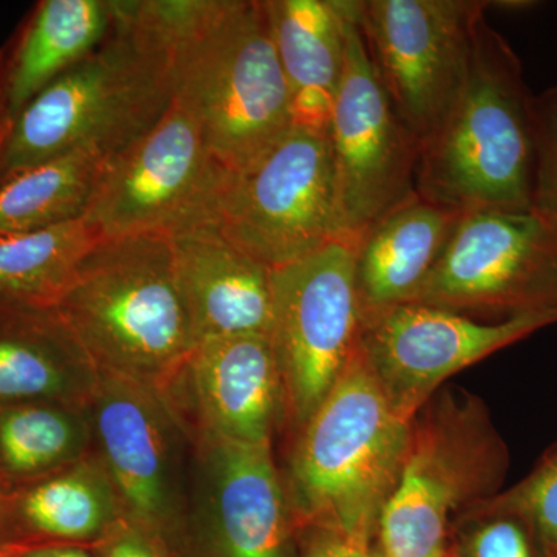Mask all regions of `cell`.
<instances>
[{
	"instance_id": "6da1fadb",
	"label": "cell",
	"mask_w": 557,
	"mask_h": 557,
	"mask_svg": "<svg viewBox=\"0 0 557 557\" xmlns=\"http://www.w3.org/2000/svg\"><path fill=\"white\" fill-rule=\"evenodd\" d=\"M172 101L171 42L159 0H120L108 38L0 132V186L76 150L112 159L152 129Z\"/></svg>"
},
{
	"instance_id": "7a4b0ae2",
	"label": "cell",
	"mask_w": 557,
	"mask_h": 557,
	"mask_svg": "<svg viewBox=\"0 0 557 557\" xmlns=\"http://www.w3.org/2000/svg\"><path fill=\"white\" fill-rule=\"evenodd\" d=\"M159 9L174 101L226 171L245 170L293 127L265 0H159Z\"/></svg>"
},
{
	"instance_id": "3957f363",
	"label": "cell",
	"mask_w": 557,
	"mask_h": 557,
	"mask_svg": "<svg viewBox=\"0 0 557 557\" xmlns=\"http://www.w3.org/2000/svg\"><path fill=\"white\" fill-rule=\"evenodd\" d=\"M53 309L95 372L160 395L196 348L170 236L101 240Z\"/></svg>"
},
{
	"instance_id": "277c9868",
	"label": "cell",
	"mask_w": 557,
	"mask_h": 557,
	"mask_svg": "<svg viewBox=\"0 0 557 557\" xmlns=\"http://www.w3.org/2000/svg\"><path fill=\"white\" fill-rule=\"evenodd\" d=\"M531 98L518 54L480 17L463 86L421 146L418 196L460 214L533 209Z\"/></svg>"
},
{
	"instance_id": "5b68a950",
	"label": "cell",
	"mask_w": 557,
	"mask_h": 557,
	"mask_svg": "<svg viewBox=\"0 0 557 557\" xmlns=\"http://www.w3.org/2000/svg\"><path fill=\"white\" fill-rule=\"evenodd\" d=\"M410 421L395 412L361 347L299 429L285 485L299 527H322L375 544L397 483Z\"/></svg>"
},
{
	"instance_id": "8992f818",
	"label": "cell",
	"mask_w": 557,
	"mask_h": 557,
	"mask_svg": "<svg viewBox=\"0 0 557 557\" xmlns=\"http://www.w3.org/2000/svg\"><path fill=\"white\" fill-rule=\"evenodd\" d=\"M509 456L475 395L443 388L410 421L398 480L381 512V557H449L458 523L500 493Z\"/></svg>"
},
{
	"instance_id": "52a82bcc",
	"label": "cell",
	"mask_w": 557,
	"mask_h": 557,
	"mask_svg": "<svg viewBox=\"0 0 557 557\" xmlns=\"http://www.w3.org/2000/svg\"><path fill=\"white\" fill-rule=\"evenodd\" d=\"M231 172L212 156L197 121L177 101L159 123L106 163L84 218L102 239L215 225Z\"/></svg>"
},
{
	"instance_id": "ba28073f",
	"label": "cell",
	"mask_w": 557,
	"mask_h": 557,
	"mask_svg": "<svg viewBox=\"0 0 557 557\" xmlns=\"http://www.w3.org/2000/svg\"><path fill=\"white\" fill-rule=\"evenodd\" d=\"M336 3L346 33V65L327 135L339 242L357 247L370 226L416 193L421 143L381 84L351 0Z\"/></svg>"
},
{
	"instance_id": "9c48e42d",
	"label": "cell",
	"mask_w": 557,
	"mask_h": 557,
	"mask_svg": "<svg viewBox=\"0 0 557 557\" xmlns=\"http://www.w3.org/2000/svg\"><path fill=\"white\" fill-rule=\"evenodd\" d=\"M215 225L271 270L339 242L327 132L293 126L255 163L231 172Z\"/></svg>"
},
{
	"instance_id": "30bf717a",
	"label": "cell",
	"mask_w": 557,
	"mask_h": 557,
	"mask_svg": "<svg viewBox=\"0 0 557 557\" xmlns=\"http://www.w3.org/2000/svg\"><path fill=\"white\" fill-rule=\"evenodd\" d=\"M409 302L467 317L557 314V223L536 209L465 212Z\"/></svg>"
},
{
	"instance_id": "8fae6325",
	"label": "cell",
	"mask_w": 557,
	"mask_h": 557,
	"mask_svg": "<svg viewBox=\"0 0 557 557\" xmlns=\"http://www.w3.org/2000/svg\"><path fill=\"white\" fill-rule=\"evenodd\" d=\"M270 343L284 384L285 412L304 426L319 408L361 338L355 247L333 242L273 270Z\"/></svg>"
},
{
	"instance_id": "7c38bea8",
	"label": "cell",
	"mask_w": 557,
	"mask_h": 557,
	"mask_svg": "<svg viewBox=\"0 0 557 557\" xmlns=\"http://www.w3.org/2000/svg\"><path fill=\"white\" fill-rule=\"evenodd\" d=\"M486 9L475 0H351L381 84L421 146L463 86Z\"/></svg>"
},
{
	"instance_id": "4fadbf2b",
	"label": "cell",
	"mask_w": 557,
	"mask_h": 557,
	"mask_svg": "<svg viewBox=\"0 0 557 557\" xmlns=\"http://www.w3.org/2000/svg\"><path fill=\"white\" fill-rule=\"evenodd\" d=\"M556 322L552 313L482 322L406 302L362 318L359 347L392 408L412 421L450 376Z\"/></svg>"
},
{
	"instance_id": "5bb4252c",
	"label": "cell",
	"mask_w": 557,
	"mask_h": 557,
	"mask_svg": "<svg viewBox=\"0 0 557 557\" xmlns=\"http://www.w3.org/2000/svg\"><path fill=\"white\" fill-rule=\"evenodd\" d=\"M90 401L121 505L143 525H160L175 507L170 413L161 395L97 372Z\"/></svg>"
},
{
	"instance_id": "9a60e30c",
	"label": "cell",
	"mask_w": 557,
	"mask_h": 557,
	"mask_svg": "<svg viewBox=\"0 0 557 557\" xmlns=\"http://www.w3.org/2000/svg\"><path fill=\"white\" fill-rule=\"evenodd\" d=\"M182 375L190 379L209 445L271 443L273 429L285 410V394L269 336L201 341Z\"/></svg>"
},
{
	"instance_id": "2e32d148",
	"label": "cell",
	"mask_w": 557,
	"mask_h": 557,
	"mask_svg": "<svg viewBox=\"0 0 557 557\" xmlns=\"http://www.w3.org/2000/svg\"><path fill=\"white\" fill-rule=\"evenodd\" d=\"M197 344L233 335H270L273 270L231 244L218 225L171 237Z\"/></svg>"
},
{
	"instance_id": "e0dca14e",
	"label": "cell",
	"mask_w": 557,
	"mask_h": 557,
	"mask_svg": "<svg viewBox=\"0 0 557 557\" xmlns=\"http://www.w3.org/2000/svg\"><path fill=\"white\" fill-rule=\"evenodd\" d=\"M120 0H40L0 47V132L108 38Z\"/></svg>"
},
{
	"instance_id": "ac0fdd59",
	"label": "cell",
	"mask_w": 557,
	"mask_h": 557,
	"mask_svg": "<svg viewBox=\"0 0 557 557\" xmlns=\"http://www.w3.org/2000/svg\"><path fill=\"white\" fill-rule=\"evenodd\" d=\"M412 196L388 211L355 247V278L361 318L409 302L434 269L460 219Z\"/></svg>"
},
{
	"instance_id": "d6986e66",
	"label": "cell",
	"mask_w": 557,
	"mask_h": 557,
	"mask_svg": "<svg viewBox=\"0 0 557 557\" xmlns=\"http://www.w3.org/2000/svg\"><path fill=\"white\" fill-rule=\"evenodd\" d=\"M212 507L225 557H287V491L271 443L211 445Z\"/></svg>"
},
{
	"instance_id": "ffe728a7",
	"label": "cell",
	"mask_w": 557,
	"mask_h": 557,
	"mask_svg": "<svg viewBox=\"0 0 557 557\" xmlns=\"http://www.w3.org/2000/svg\"><path fill=\"white\" fill-rule=\"evenodd\" d=\"M287 83L293 126L327 132L346 65V33L336 0H265Z\"/></svg>"
},
{
	"instance_id": "44dd1931",
	"label": "cell",
	"mask_w": 557,
	"mask_h": 557,
	"mask_svg": "<svg viewBox=\"0 0 557 557\" xmlns=\"http://www.w3.org/2000/svg\"><path fill=\"white\" fill-rule=\"evenodd\" d=\"M97 372L54 309L0 304V406L79 405Z\"/></svg>"
},
{
	"instance_id": "7402d4cb",
	"label": "cell",
	"mask_w": 557,
	"mask_h": 557,
	"mask_svg": "<svg viewBox=\"0 0 557 557\" xmlns=\"http://www.w3.org/2000/svg\"><path fill=\"white\" fill-rule=\"evenodd\" d=\"M121 500L104 465L76 461L13 494L0 493V512H11L25 530L42 536H95L115 519Z\"/></svg>"
},
{
	"instance_id": "603a6c76",
	"label": "cell",
	"mask_w": 557,
	"mask_h": 557,
	"mask_svg": "<svg viewBox=\"0 0 557 557\" xmlns=\"http://www.w3.org/2000/svg\"><path fill=\"white\" fill-rule=\"evenodd\" d=\"M102 239L86 218L0 236V304L53 309Z\"/></svg>"
},
{
	"instance_id": "cb8c5ba5",
	"label": "cell",
	"mask_w": 557,
	"mask_h": 557,
	"mask_svg": "<svg viewBox=\"0 0 557 557\" xmlns=\"http://www.w3.org/2000/svg\"><path fill=\"white\" fill-rule=\"evenodd\" d=\"M109 159L76 150L22 172L0 186V236L83 218Z\"/></svg>"
},
{
	"instance_id": "d4e9b609",
	"label": "cell",
	"mask_w": 557,
	"mask_h": 557,
	"mask_svg": "<svg viewBox=\"0 0 557 557\" xmlns=\"http://www.w3.org/2000/svg\"><path fill=\"white\" fill-rule=\"evenodd\" d=\"M89 426L76 405L32 401L0 406V480L35 482L76 463Z\"/></svg>"
},
{
	"instance_id": "484cf974",
	"label": "cell",
	"mask_w": 557,
	"mask_h": 557,
	"mask_svg": "<svg viewBox=\"0 0 557 557\" xmlns=\"http://www.w3.org/2000/svg\"><path fill=\"white\" fill-rule=\"evenodd\" d=\"M525 523L544 557H557V448L528 478L487 500Z\"/></svg>"
},
{
	"instance_id": "4316f807",
	"label": "cell",
	"mask_w": 557,
	"mask_h": 557,
	"mask_svg": "<svg viewBox=\"0 0 557 557\" xmlns=\"http://www.w3.org/2000/svg\"><path fill=\"white\" fill-rule=\"evenodd\" d=\"M454 536L458 557H544L522 520L487 502L465 516Z\"/></svg>"
},
{
	"instance_id": "83f0119b",
	"label": "cell",
	"mask_w": 557,
	"mask_h": 557,
	"mask_svg": "<svg viewBox=\"0 0 557 557\" xmlns=\"http://www.w3.org/2000/svg\"><path fill=\"white\" fill-rule=\"evenodd\" d=\"M533 209L557 223V86L531 98Z\"/></svg>"
},
{
	"instance_id": "f1b7e54d",
	"label": "cell",
	"mask_w": 557,
	"mask_h": 557,
	"mask_svg": "<svg viewBox=\"0 0 557 557\" xmlns=\"http://www.w3.org/2000/svg\"><path fill=\"white\" fill-rule=\"evenodd\" d=\"M304 557H381L373 542L361 541L322 527L306 528Z\"/></svg>"
},
{
	"instance_id": "f546056e",
	"label": "cell",
	"mask_w": 557,
	"mask_h": 557,
	"mask_svg": "<svg viewBox=\"0 0 557 557\" xmlns=\"http://www.w3.org/2000/svg\"><path fill=\"white\" fill-rule=\"evenodd\" d=\"M108 557H157V555L145 539L135 533H127L113 542Z\"/></svg>"
},
{
	"instance_id": "4dcf8cb0",
	"label": "cell",
	"mask_w": 557,
	"mask_h": 557,
	"mask_svg": "<svg viewBox=\"0 0 557 557\" xmlns=\"http://www.w3.org/2000/svg\"><path fill=\"white\" fill-rule=\"evenodd\" d=\"M22 557H89L76 548H38L24 553Z\"/></svg>"
},
{
	"instance_id": "1f68e13d",
	"label": "cell",
	"mask_w": 557,
	"mask_h": 557,
	"mask_svg": "<svg viewBox=\"0 0 557 557\" xmlns=\"http://www.w3.org/2000/svg\"><path fill=\"white\" fill-rule=\"evenodd\" d=\"M491 5H496L497 9L504 10H525L533 9L537 2H528V0H505V2H491Z\"/></svg>"
},
{
	"instance_id": "d6a6232c",
	"label": "cell",
	"mask_w": 557,
	"mask_h": 557,
	"mask_svg": "<svg viewBox=\"0 0 557 557\" xmlns=\"http://www.w3.org/2000/svg\"><path fill=\"white\" fill-rule=\"evenodd\" d=\"M449 557H458L457 552H456V548H454V545H453V548H450V555H449Z\"/></svg>"
},
{
	"instance_id": "836d02e7",
	"label": "cell",
	"mask_w": 557,
	"mask_h": 557,
	"mask_svg": "<svg viewBox=\"0 0 557 557\" xmlns=\"http://www.w3.org/2000/svg\"><path fill=\"white\" fill-rule=\"evenodd\" d=\"M0 557H3L2 544H0Z\"/></svg>"
}]
</instances>
